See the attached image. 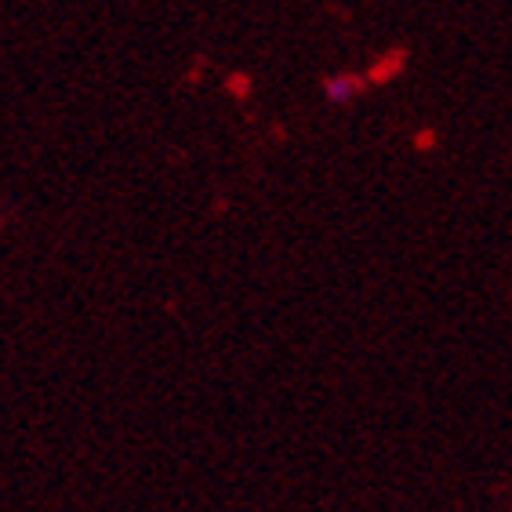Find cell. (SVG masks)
<instances>
[{"label":"cell","instance_id":"cell-1","mask_svg":"<svg viewBox=\"0 0 512 512\" xmlns=\"http://www.w3.org/2000/svg\"><path fill=\"white\" fill-rule=\"evenodd\" d=\"M360 77H349V73H342V77H331L324 80V99L327 102H335V106H349V102L360 95Z\"/></svg>","mask_w":512,"mask_h":512}]
</instances>
